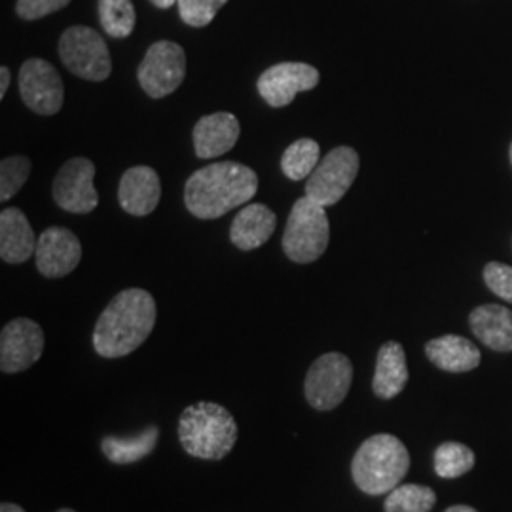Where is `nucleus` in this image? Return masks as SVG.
I'll use <instances>...</instances> for the list:
<instances>
[{"label": "nucleus", "mask_w": 512, "mask_h": 512, "mask_svg": "<svg viewBox=\"0 0 512 512\" xmlns=\"http://www.w3.org/2000/svg\"><path fill=\"white\" fill-rule=\"evenodd\" d=\"M359 167L361 160L355 148H332L308 177L306 196L323 207L336 205L355 183Z\"/></svg>", "instance_id": "0eeeda50"}, {"label": "nucleus", "mask_w": 512, "mask_h": 512, "mask_svg": "<svg viewBox=\"0 0 512 512\" xmlns=\"http://www.w3.org/2000/svg\"><path fill=\"white\" fill-rule=\"evenodd\" d=\"M469 325L476 338L494 351H512V311L499 304H484L471 311Z\"/></svg>", "instance_id": "6ab92c4d"}, {"label": "nucleus", "mask_w": 512, "mask_h": 512, "mask_svg": "<svg viewBox=\"0 0 512 512\" xmlns=\"http://www.w3.org/2000/svg\"><path fill=\"white\" fill-rule=\"evenodd\" d=\"M330 241L327 207L308 196L296 200L283 234V251L296 264H310L325 255Z\"/></svg>", "instance_id": "39448f33"}, {"label": "nucleus", "mask_w": 512, "mask_h": 512, "mask_svg": "<svg viewBox=\"0 0 512 512\" xmlns=\"http://www.w3.org/2000/svg\"><path fill=\"white\" fill-rule=\"evenodd\" d=\"M277 226V217L264 203L245 205L230 228V239L239 251H255L272 238Z\"/></svg>", "instance_id": "a211bd4d"}, {"label": "nucleus", "mask_w": 512, "mask_h": 512, "mask_svg": "<svg viewBox=\"0 0 512 512\" xmlns=\"http://www.w3.org/2000/svg\"><path fill=\"white\" fill-rule=\"evenodd\" d=\"M238 118L230 112H215L203 116L202 120L194 126V150L196 156L202 160H213L222 154L230 152L238 143Z\"/></svg>", "instance_id": "dca6fc26"}, {"label": "nucleus", "mask_w": 512, "mask_h": 512, "mask_svg": "<svg viewBox=\"0 0 512 512\" xmlns=\"http://www.w3.org/2000/svg\"><path fill=\"white\" fill-rule=\"evenodd\" d=\"M162 198V184L158 173L148 165L128 169L118 184V202L133 217H147Z\"/></svg>", "instance_id": "2eb2a0df"}, {"label": "nucleus", "mask_w": 512, "mask_h": 512, "mask_svg": "<svg viewBox=\"0 0 512 512\" xmlns=\"http://www.w3.org/2000/svg\"><path fill=\"white\" fill-rule=\"evenodd\" d=\"M475 452L461 442H444L435 450V471L440 478H459L475 467Z\"/></svg>", "instance_id": "a878e982"}, {"label": "nucleus", "mask_w": 512, "mask_h": 512, "mask_svg": "<svg viewBox=\"0 0 512 512\" xmlns=\"http://www.w3.org/2000/svg\"><path fill=\"white\" fill-rule=\"evenodd\" d=\"M319 71L308 63H277L260 74L256 88L274 109L291 105L300 92H310L319 84Z\"/></svg>", "instance_id": "f8f14e48"}, {"label": "nucleus", "mask_w": 512, "mask_h": 512, "mask_svg": "<svg viewBox=\"0 0 512 512\" xmlns=\"http://www.w3.org/2000/svg\"><path fill=\"white\" fill-rule=\"evenodd\" d=\"M410 469V454L401 440L380 433L359 446L351 461L353 482L368 495H385L395 490Z\"/></svg>", "instance_id": "20e7f679"}, {"label": "nucleus", "mask_w": 512, "mask_h": 512, "mask_svg": "<svg viewBox=\"0 0 512 512\" xmlns=\"http://www.w3.org/2000/svg\"><path fill=\"white\" fill-rule=\"evenodd\" d=\"M69 2L71 0H18L16 12L25 21H35L63 10L65 6H69Z\"/></svg>", "instance_id": "c756f323"}, {"label": "nucleus", "mask_w": 512, "mask_h": 512, "mask_svg": "<svg viewBox=\"0 0 512 512\" xmlns=\"http://www.w3.org/2000/svg\"><path fill=\"white\" fill-rule=\"evenodd\" d=\"M158 437L160 429L156 425H150L145 431L131 437H105L101 442V450L110 463L131 465L154 452Z\"/></svg>", "instance_id": "4be33fe9"}, {"label": "nucleus", "mask_w": 512, "mask_h": 512, "mask_svg": "<svg viewBox=\"0 0 512 512\" xmlns=\"http://www.w3.org/2000/svg\"><path fill=\"white\" fill-rule=\"evenodd\" d=\"M228 0H179V14L190 27H207Z\"/></svg>", "instance_id": "cd10ccee"}, {"label": "nucleus", "mask_w": 512, "mask_h": 512, "mask_svg": "<svg viewBox=\"0 0 512 512\" xmlns=\"http://www.w3.org/2000/svg\"><path fill=\"white\" fill-rule=\"evenodd\" d=\"M156 315V300L145 289L116 294L95 323L93 348L105 359L126 357L145 344Z\"/></svg>", "instance_id": "f257e3e1"}, {"label": "nucleus", "mask_w": 512, "mask_h": 512, "mask_svg": "<svg viewBox=\"0 0 512 512\" xmlns=\"http://www.w3.org/2000/svg\"><path fill=\"white\" fill-rule=\"evenodd\" d=\"M59 57L71 73L90 82H103L112 73L109 46L92 27H69L59 38Z\"/></svg>", "instance_id": "423d86ee"}, {"label": "nucleus", "mask_w": 512, "mask_h": 512, "mask_svg": "<svg viewBox=\"0 0 512 512\" xmlns=\"http://www.w3.org/2000/svg\"><path fill=\"white\" fill-rule=\"evenodd\" d=\"M37 268L48 279L71 274L82 260V243L71 230L54 226L38 236Z\"/></svg>", "instance_id": "4468645a"}, {"label": "nucleus", "mask_w": 512, "mask_h": 512, "mask_svg": "<svg viewBox=\"0 0 512 512\" xmlns=\"http://www.w3.org/2000/svg\"><path fill=\"white\" fill-rule=\"evenodd\" d=\"M31 175V160L27 156H10L0 162V200L8 202L27 183Z\"/></svg>", "instance_id": "bb28decb"}, {"label": "nucleus", "mask_w": 512, "mask_h": 512, "mask_svg": "<svg viewBox=\"0 0 512 512\" xmlns=\"http://www.w3.org/2000/svg\"><path fill=\"white\" fill-rule=\"evenodd\" d=\"M139 84L152 99L179 90L186 76V54L183 46L171 40L154 42L139 65Z\"/></svg>", "instance_id": "1a4fd4ad"}, {"label": "nucleus", "mask_w": 512, "mask_h": 512, "mask_svg": "<svg viewBox=\"0 0 512 512\" xmlns=\"http://www.w3.org/2000/svg\"><path fill=\"white\" fill-rule=\"evenodd\" d=\"M258 177L247 165L217 162L198 169L184 186L186 209L203 220L219 219L255 198Z\"/></svg>", "instance_id": "f03ea898"}, {"label": "nucleus", "mask_w": 512, "mask_h": 512, "mask_svg": "<svg viewBox=\"0 0 512 512\" xmlns=\"http://www.w3.org/2000/svg\"><path fill=\"white\" fill-rule=\"evenodd\" d=\"M425 355L437 368L452 374L475 370L482 361L480 349L471 340L456 334H446L427 342Z\"/></svg>", "instance_id": "aec40b11"}, {"label": "nucleus", "mask_w": 512, "mask_h": 512, "mask_svg": "<svg viewBox=\"0 0 512 512\" xmlns=\"http://www.w3.org/2000/svg\"><path fill=\"white\" fill-rule=\"evenodd\" d=\"M38 239L23 211L8 207L0 213V256L8 264H23L37 253Z\"/></svg>", "instance_id": "f3484780"}, {"label": "nucleus", "mask_w": 512, "mask_h": 512, "mask_svg": "<svg viewBox=\"0 0 512 512\" xmlns=\"http://www.w3.org/2000/svg\"><path fill=\"white\" fill-rule=\"evenodd\" d=\"M99 21L112 38H128L135 29V6L131 0H99Z\"/></svg>", "instance_id": "393cba45"}, {"label": "nucleus", "mask_w": 512, "mask_h": 512, "mask_svg": "<svg viewBox=\"0 0 512 512\" xmlns=\"http://www.w3.org/2000/svg\"><path fill=\"white\" fill-rule=\"evenodd\" d=\"M10 88V71L8 67H0V99L6 95Z\"/></svg>", "instance_id": "7c9ffc66"}, {"label": "nucleus", "mask_w": 512, "mask_h": 512, "mask_svg": "<svg viewBox=\"0 0 512 512\" xmlns=\"http://www.w3.org/2000/svg\"><path fill=\"white\" fill-rule=\"evenodd\" d=\"M95 165L88 158H73L55 175L54 200L63 211L86 215L92 213L99 203L95 190Z\"/></svg>", "instance_id": "9b49d317"}, {"label": "nucleus", "mask_w": 512, "mask_h": 512, "mask_svg": "<svg viewBox=\"0 0 512 512\" xmlns=\"http://www.w3.org/2000/svg\"><path fill=\"white\" fill-rule=\"evenodd\" d=\"M509 156H511V164H512V145H511V150H509Z\"/></svg>", "instance_id": "c9c22d12"}, {"label": "nucleus", "mask_w": 512, "mask_h": 512, "mask_svg": "<svg viewBox=\"0 0 512 512\" xmlns=\"http://www.w3.org/2000/svg\"><path fill=\"white\" fill-rule=\"evenodd\" d=\"M321 147L313 139H298L281 156V169L291 181L308 179L321 162Z\"/></svg>", "instance_id": "5701e85b"}, {"label": "nucleus", "mask_w": 512, "mask_h": 512, "mask_svg": "<svg viewBox=\"0 0 512 512\" xmlns=\"http://www.w3.org/2000/svg\"><path fill=\"white\" fill-rule=\"evenodd\" d=\"M437 503V494L429 486L404 484L391 490L385 497V512H431Z\"/></svg>", "instance_id": "b1692460"}, {"label": "nucleus", "mask_w": 512, "mask_h": 512, "mask_svg": "<svg viewBox=\"0 0 512 512\" xmlns=\"http://www.w3.org/2000/svg\"><path fill=\"white\" fill-rule=\"evenodd\" d=\"M179 440L188 456L219 461L236 446L238 423L220 404H192L181 414Z\"/></svg>", "instance_id": "7ed1b4c3"}, {"label": "nucleus", "mask_w": 512, "mask_h": 512, "mask_svg": "<svg viewBox=\"0 0 512 512\" xmlns=\"http://www.w3.org/2000/svg\"><path fill=\"white\" fill-rule=\"evenodd\" d=\"M408 384L406 353L399 342H385L378 351L372 391L376 397L389 401L395 399Z\"/></svg>", "instance_id": "412c9836"}, {"label": "nucleus", "mask_w": 512, "mask_h": 512, "mask_svg": "<svg viewBox=\"0 0 512 512\" xmlns=\"http://www.w3.org/2000/svg\"><path fill=\"white\" fill-rule=\"evenodd\" d=\"M44 351V332L33 319L18 317L0 332V370L18 374L37 363Z\"/></svg>", "instance_id": "ddd939ff"}, {"label": "nucleus", "mask_w": 512, "mask_h": 512, "mask_svg": "<svg viewBox=\"0 0 512 512\" xmlns=\"http://www.w3.org/2000/svg\"><path fill=\"white\" fill-rule=\"evenodd\" d=\"M57 512H76V511H73V509H59V511Z\"/></svg>", "instance_id": "f704fd0d"}, {"label": "nucleus", "mask_w": 512, "mask_h": 512, "mask_svg": "<svg viewBox=\"0 0 512 512\" xmlns=\"http://www.w3.org/2000/svg\"><path fill=\"white\" fill-rule=\"evenodd\" d=\"M156 8H160V10H167V8H171V6H175V2H179V0H150Z\"/></svg>", "instance_id": "473e14b6"}, {"label": "nucleus", "mask_w": 512, "mask_h": 512, "mask_svg": "<svg viewBox=\"0 0 512 512\" xmlns=\"http://www.w3.org/2000/svg\"><path fill=\"white\" fill-rule=\"evenodd\" d=\"M444 512H478L473 507H469V505H454V507H450V509H446Z\"/></svg>", "instance_id": "72a5a7b5"}, {"label": "nucleus", "mask_w": 512, "mask_h": 512, "mask_svg": "<svg viewBox=\"0 0 512 512\" xmlns=\"http://www.w3.org/2000/svg\"><path fill=\"white\" fill-rule=\"evenodd\" d=\"M484 281L495 296L512 304V266L501 264V262L486 264Z\"/></svg>", "instance_id": "c85d7f7f"}, {"label": "nucleus", "mask_w": 512, "mask_h": 512, "mask_svg": "<svg viewBox=\"0 0 512 512\" xmlns=\"http://www.w3.org/2000/svg\"><path fill=\"white\" fill-rule=\"evenodd\" d=\"M0 512H25L23 511V507H19L16 503H8V501H4L2 505H0Z\"/></svg>", "instance_id": "2f4dec72"}, {"label": "nucleus", "mask_w": 512, "mask_h": 512, "mask_svg": "<svg viewBox=\"0 0 512 512\" xmlns=\"http://www.w3.org/2000/svg\"><path fill=\"white\" fill-rule=\"evenodd\" d=\"M19 93L23 103L42 116H54L65 99L59 73L44 59H27L19 69Z\"/></svg>", "instance_id": "9d476101"}, {"label": "nucleus", "mask_w": 512, "mask_h": 512, "mask_svg": "<svg viewBox=\"0 0 512 512\" xmlns=\"http://www.w3.org/2000/svg\"><path fill=\"white\" fill-rule=\"evenodd\" d=\"M353 382V365L349 357L342 353H325L313 361L306 382L304 393L311 408L319 412H329L344 403L348 397L349 387Z\"/></svg>", "instance_id": "6e6552de"}]
</instances>
